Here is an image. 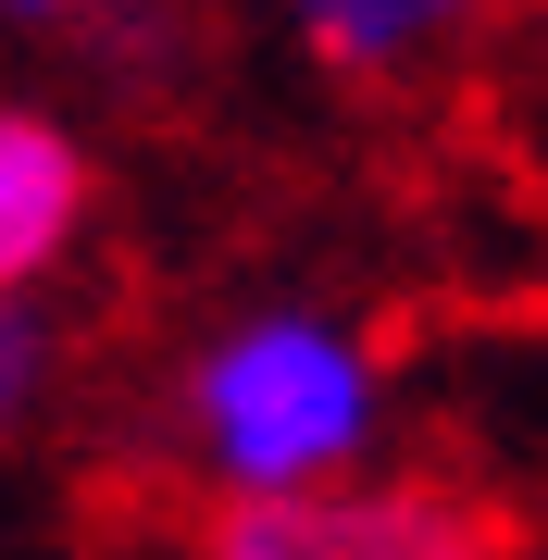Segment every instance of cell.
<instances>
[{
    "label": "cell",
    "instance_id": "obj_5",
    "mask_svg": "<svg viewBox=\"0 0 548 560\" xmlns=\"http://www.w3.org/2000/svg\"><path fill=\"white\" fill-rule=\"evenodd\" d=\"M50 386H62V337H50V312L0 300V448H13L25 423L50 411Z\"/></svg>",
    "mask_w": 548,
    "mask_h": 560
},
{
    "label": "cell",
    "instance_id": "obj_1",
    "mask_svg": "<svg viewBox=\"0 0 548 560\" xmlns=\"http://www.w3.org/2000/svg\"><path fill=\"white\" fill-rule=\"evenodd\" d=\"M163 436L200 486V511L349 486V474H374V436H386V349L325 300L224 312L163 374Z\"/></svg>",
    "mask_w": 548,
    "mask_h": 560
},
{
    "label": "cell",
    "instance_id": "obj_3",
    "mask_svg": "<svg viewBox=\"0 0 548 560\" xmlns=\"http://www.w3.org/2000/svg\"><path fill=\"white\" fill-rule=\"evenodd\" d=\"M101 224V162L38 101H0V300H38Z\"/></svg>",
    "mask_w": 548,
    "mask_h": 560
},
{
    "label": "cell",
    "instance_id": "obj_2",
    "mask_svg": "<svg viewBox=\"0 0 548 560\" xmlns=\"http://www.w3.org/2000/svg\"><path fill=\"white\" fill-rule=\"evenodd\" d=\"M187 560H536V523L474 474H349L312 499L187 511Z\"/></svg>",
    "mask_w": 548,
    "mask_h": 560
},
{
    "label": "cell",
    "instance_id": "obj_4",
    "mask_svg": "<svg viewBox=\"0 0 548 560\" xmlns=\"http://www.w3.org/2000/svg\"><path fill=\"white\" fill-rule=\"evenodd\" d=\"M487 13H499V0H275L287 50H300L312 75L362 88V101L448 75V62L487 38Z\"/></svg>",
    "mask_w": 548,
    "mask_h": 560
},
{
    "label": "cell",
    "instance_id": "obj_6",
    "mask_svg": "<svg viewBox=\"0 0 548 560\" xmlns=\"http://www.w3.org/2000/svg\"><path fill=\"white\" fill-rule=\"evenodd\" d=\"M88 0H0V25H75Z\"/></svg>",
    "mask_w": 548,
    "mask_h": 560
}]
</instances>
